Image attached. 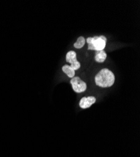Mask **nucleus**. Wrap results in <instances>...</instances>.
Masks as SVG:
<instances>
[{
  "instance_id": "nucleus-1",
  "label": "nucleus",
  "mask_w": 140,
  "mask_h": 157,
  "mask_svg": "<svg viewBox=\"0 0 140 157\" xmlns=\"http://www.w3.org/2000/svg\"><path fill=\"white\" fill-rule=\"evenodd\" d=\"M115 81L114 74L108 69H103L95 77L96 84L100 87H109L112 86Z\"/></svg>"
},
{
  "instance_id": "nucleus-2",
  "label": "nucleus",
  "mask_w": 140,
  "mask_h": 157,
  "mask_svg": "<svg viewBox=\"0 0 140 157\" xmlns=\"http://www.w3.org/2000/svg\"><path fill=\"white\" fill-rule=\"evenodd\" d=\"M88 44V50L96 51L103 50L106 47L107 38L104 36H94L93 38L89 37L86 40Z\"/></svg>"
},
{
  "instance_id": "nucleus-3",
  "label": "nucleus",
  "mask_w": 140,
  "mask_h": 157,
  "mask_svg": "<svg viewBox=\"0 0 140 157\" xmlns=\"http://www.w3.org/2000/svg\"><path fill=\"white\" fill-rule=\"evenodd\" d=\"M70 82L75 93H81L84 92L87 89L86 83L81 80L79 77H74Z\"/></svg>"
},
{
  "instance_id": "nucleus-4",
  "label": "nucleus",
  "mask_w": 140,
  "mask_h": 157,
  "mask_svg": "<svg viewBox=\"0 0 140 157\" xmlns=\"http://www.w3.org/2000/svg\"><path fill=\"white\" fill-rule=\"evenodd\" d=\"M66 61L70 63V67L74 71H77L81 67V64L77 60V54L74 51H69L66 55Z\"/></svg>"
},
{
  "instance_id": "nucleus-5",
  "label": "nucleus",
  "mask_w": 140,
  "mask_h": 157,
  "mask_svg": "<svg viewBox=\"0 0 140 157\" xmlns=\"http://www.w3.org/2000/svg\"><path fill=\"white\" fill-rule=\"evenodd\" d=\"M96 98L93 96L82 98L79 102V106L82 109H87L90 108L93 104L96 102Z\"/></svg>"
},
{
  "instance_id": "nucleus-6",
  "label": "nucleus",
  "mask_w": 140,
  "mask_h": 157,
  "mask_svg": "<svg viewBox=\"0 0 140 157\" xmlns=\"http://www.w3.org/2000/svg\"><path fill=\"white\" fill-rule=\"evenodd\" d=\"M107 54L106 52L103 50H100V51H96V55H95V60L97 62L102 63L104 62L105 60L106 59Z\"/></svg>"
},
{
  "instance_id": "nucleus-7",
  "label": "nucleus",
  "mask_w": 140,
  "mask_h": 157,
  "mask_svg": "<svg viewBox=\"0 0 140 157\" xmlns=\"http://www.w3.org/2000/svg\"><path fill=\"white\" fill-rule=\"evenodd\" d=\"M62 71L70 78H73L75 75V71L72 68H71L70 65H63L62 67Z\"/></svg>"
},
{
  "instance_id": "nucleus-8",
  "label": "nucleus",
  "mask_w": 140,
  "mask_h": 157,
  "mask_svg": "<svg viewBox=\"0 0 140 157\" xmlns=\"http://www.w3.org/2000/svg\"><path fill=\"white\" fill-rule=\"evenodd\" d=\"M85 39L84 38V37L83 36H80L78 38V39L76 41V42L74 44V46L75 48H81L82 47H83V46L85 45Z\"/></svg>"
}]
</instances>
